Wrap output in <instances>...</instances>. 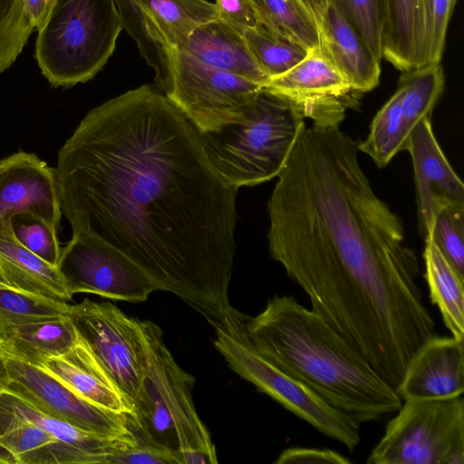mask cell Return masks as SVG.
<instances>
[{
  "instance_id": "cell-13",
  "label": "cell",
  "mask_w": 464,
  "mask_h": 464,
  "mask_svg": "<svg viewBox=\"0 0 464 464\" xmlns=\"http://www.w3.org/2000/svg\"><path fill=\"white\" fill-rule=\"evenodd\" d=\"M263 88L318 127L340 126L347 111L357 109L362 94L339 73L320 46L308 50L298 63L270 78Z\"/></svg>"
},
{
  "instance_id": "cell-9",
  "label": "cell",
  "mask_w": 464,
  "mask_h": 464,
  "mask_svg": "<svg viewBox=\"0 0 464 464\" xmlns=\"http://www.w3.org/2000/svg\"><path fill=\"white\" fill-rule=\"evenodd\" d=\"M169 79L162 92L199 132L239 123L250 112L261 83L202 63L168 49Z\"/></svg>"
},
{
  "instance_id": "cell-34",
  "label": "cell",
  "mask_w": 464,
  "mask_h": 464,
  "mask_svg": "<svg viewBox=\"0 0 464 464\" xmlns=\"http://www.w3.org/2000/svg\"><path fill=\"white\" fill-rule=\"evenodd\" d=\"M464 206L443 209L438 216L431 240L450 264L464 277Z\"/></svg>"
},
{
  "instance_id": "cell-39",
  "label": "cell",
  "mask_w": 464,
  "mask_h": 464,
  "mask_svg": "<svg viewBox=\"0 0 464 464\" xmlns=\"http://www.w3.org/2000/svg\"><path fill=\"white\" fill-rule=\"evenodd\" d=\"M53 0H22L26 17L34 30L38 31L44 25Z\"/></svg>"
},
{
  "instance_id": "cell-11",
  "label": "cell",
  "mask_w": 464,
  "mask_h": 464,
  "mask_svg": "<svg viewBox=\"0 0 464 464\" xmlns=\"http://www.w3.org/2000/svg\"><path fill=\"white\" fill-rule=\"evenodd\" d=\"M57 267L72 295L79 293L129 302H143L155 282L122 252L95 237L72 232L62 248Z\"/></svg>"
},
{
  "instance_id": "cell-21",
  "label": "cell",
  "mask_w": 464,
  "mask_h": 464,
  "mask_svg": "<svg viewBox=\"0 0 464 464\" xmlns=\"http://www.w3.org/2000/svg\"><path fill=\"white\" fill-rule=\"evenodd\" d=\"M79 341L68 314L19 323L0 324V350L8 356L39 367Z\"/></svg>"
},
{
  "instance_id": "cell-35",
  "label": "cell",
  "mask_w": 464,
  "mask_h": 464,
  "mask_svg": "<svg viewBox=\"0 0 464 464\" xmlns=\"http://www.w3.org/2000/svg\"><path fill=\"white\" fill-rule=\"evenodd\" d=\"M457 0H426L428 64L440 63L448 24Z\"/></svg>"
},
{
  "instance_id": "cell-20",
  "label": "cell",
  "mask_w": 464,
  "mask_h": 464,
  "mask_svg": "<svg viewBox=\"0 0 464 464\" xmlns=\"http://www.w3.org/2000/svg\"><path fill=\"white\" fill-rule=\"evenodd\" d=\"M12 218H0V281L20 292L69 302L72 299L57 266L24 246L15 237Z\"/></svg>"
},
{
  "instance_id": "cell-26",
  "label": "cell",
  "mask_w": 464,
  "mask_h": 464,
  "mask_svg": "<svg viewBox=\"0 0 464 464\" xmlns=\"http://www.w3.org/2000/svg\"><path fill=\"white\" fill-rule=\"evenodd\" d=\"M423 260L431 303L439 308L451 335L464 339V277L431 240L425 241Z\"/></svg>"
},
{
  "instance_id": "cell-10",
  "label": "cell",
  "mask_w": 464,
  "mask_h": 464,
  "mask_svg": "<svg viewBox=\"0 0 464 464\" xmlns=\"http://www.w3.org/2000/svg\"><path fill=\"white\" fill-rule=\"evenodd\" d=\"M80 338L115 382L131 407L144 372L145 355L138 319L109 302L83 299L68 313Z\"/></svg>"
},
{
  "instance_id": "cell-27",
  "label": "cell",
  "mask_w": 464,
  "mask_h": 464,
  "mask_svg": "<svg viewBox=\"0 0 464 464\" xmlns=\"http://www.w3.org/2000/svg\"><path fill=\"white\" fill-rule=\"evenodd\" d=\"M263 25L305 50L319 46V20L304 0H252Z\"/></svg>"
},
{
  "instance_id": "cell-37",
  "label": "cell",
  "mask_w": 464,
  "mask_h": 464,
  "mask_svg": "<svg viewBox=\"0 0 464 464\" xmlns=\"http://www.w3.org/2000/svg\"><path fill=\"white\" fill-rule=\"evenodd\" d=\"M108 464H179V461L171 452L138 440L137 445L111 457Z\"/></svg>"
},
{
  "instance_id": "cell-22",
  "label": "cell",
  "mask_w": 464,
  "mask_h": 464,
  "mask_svg": "<svg viewBox=\"0 0 464 464\" xmlns=\"http://www.w3.org/2000/svg\"><path fill=\"white\" fill-rule=\"evenodd\" d=\"M0 464H90L38 425L0 409Z\"/></svg>"
},
{
  "instance_id": "cell-41",
  "label": "cell",
  "mask_w": 464,
  "mask_h": 464,
  "mask_svg": "<svg viewBox=\"0 0 464 464\" xmlns=\"http://www.w3.org/2000/svg\"><path fill=\"white\" fill-rule=\"evenodd\" d=\"M304 3L310 7V9L316 15L318 20L320 19L321 14L323 13L327 0H304Z\"/></svg>"
},
{
  "instance_id": "cell-2",
  "label": "cell",
  "mask_w": 464,
  "mask_h": 464,
  "mask_svg": "<svg viewBox=\"0 0 464 464\" xmlns=\"http://www.w3.org/2000/svg\"><path fill=\"white\" fill-rule=\"evenodd\" d=\"M358 142L304 125L267 202L268 248L311 309L392 387L437 334L401 219L374 192Z\"/></svg>"
},
{
  "instance_id": "cell-14",
  "label": "cell",
  "mask_w": 464,
  "mask_h": 464,
  "mask_svg": "<svg viewBox=\"0 0 464 464\" xmlns=\"http://www.w3.org/2000/svg\"><path fill=\"white\" fill-rule=\"evenodd\" d=\"M10 382L8 392L40 411L98 435L136 439L127 415L100 408L82 399L37 366L6 355Z\"/></svg>"
},
{
  "instance_id": "cell-12",
  "label": "cell",
  "mask_w": 464,
  "mask_h": 464,
  "mask_svg": "<svg viewBox=\"0 0 464 464\" xmlns=\"http://www.w3.org/2000/svg\"><path fill=\"white\" fill-rule=\"evenodd\" d=\"M444 89L440 63L402 72L397 91L375 114L366 139L358 150L384 168L406 150L411 132L432 111Z\"/></svg>"
},
{
  "instance_id": "cell-25",
  "label": "cell",
  "mask_w": 464,
  "mask_h": 464,
  "mask_svg": "<svg viewBox=\"0 0 464 464\" xmlns=\"http://www.w3.org/2000/svg\"><path fill=\"white\" fill-rule=\"evenodd\" d=\"M158 38L168 49H179L199 26L218 19L215 3L207 0H140Z\"/></svg>"
},
{
  "instance_id": "cell-6",
  "label": "cell",
  "mask_w": 464,
  "mask_h": 464,
  "mask_svg": "<svg viewBox=\"0 0 464 464\" xmlns=\"http://www.w3.org/2000/svg\"><path fill=\"white\" fill-rule=\"evenodd\" d=\"M123 24L114 0H53L34 56L53 87L92 79L112 55Z\"/></svg>"
},
{
  "instance_id": "cell-32",
  "label": "cell",
  "mask_w": 464,
  "mask_h": 464,
  "mask_svg": "<svg viewBox=\"0 0 464 464\" xmlns=\"http://www.w3.org/2000/svg\"><path fill=\"white\" fill-rule=\"evenodd\" d=\"M34 31L22 0H0V73L16 60Z\"/></svg>"
},
{
  "instance_id": "cell-8",
  "label": "cell",
  "mask_w": 464,
  "mask_h": 464,
  "mask_svg": "<svg viewBox=\"0 0 464 464\" xmlns=\"http://www.w3.org/2000/svg\"><path fill=\"white\" fill-rule=\"evenodd\" d=\"M368 464H463L464 400H404Z\"/></svg>"
},
{
  "instance_id": "cell-18",
  "label": "cell",
  "mask_w": 464,
  "mask_h": 464,
  "mask_svg": "<svg viewBox=\"0 0 464 464\" xmlns=\"http://www.w3.org/2000/svg\"><path fill=\"white\" fill-rule=\"evenodd\" d=\"M39 368L100 408L118 414L132 413L130 401L80 336L70 350L47 358Z\"/></svg>"
},
{
  "instance_id": "cell-40",
  "label": "cell",
  "mask_w": 464,
  "mask_h": 464,
  "mask_svg": "<svg viewBox=\"0 0 464 464\" xmlns=\"http://www.w3.org/2000/svg\"><path fill=\"white\" fill-rule=\"evenodd\" d=\"M10 375L7 367L6 355L0 350V395L7 390Z\"/></svg>"
},
{
  "instance_id": "cell-29",
  "label": "cell",
  "mask_w": 464,
  "mask_h": 464,
  "mask_svg": "<svg viewBox=\"0 0 464 464\" xmlns=\"http://www.w3.org/2000/svg\"><path fill=\"white\" fill-rule=\"evenodd\" d=\"M243 36L254 60L269 79L290 70L308 51L265 26L246 30Z\"/></svg>"
},
{
  "instance_id": "cell-15",
  "label": "cell",
  "mask_w": 464,
  "mask_h": 464,
  "mask_svg": "<svg viewBox=\"0 0 464 464\" xmlns=\"http://www.w3.org/2000/svg\"><path fill=\"white\" fill-rule=\"evenodd\" d=\"M406 150L413 166L419 228L426 241L430 239L435 221L443 209L464 206V185L440 147L430 118L416 125Z\"/></svg>"
},
{
  "instance_id": "cell-24",
  "label": "cell",
  "mask_w": 464,
  "mask_h": 464,
  "mask_svg": "<svg viewBox=\"0 0 464 464\" xmlns=\"http://www.w3.org/2000/svg\"><path fill=\"white\" fill-rule=\"evenodd\" d=\"M382 56L401 72L428 64L426 0H386Z\"/></svg>"
},
{
  "instance_id": "cell-36",
  "label": "cell",
  "mask_w": 464,
  "mask_h": 464,
  "mask_svg": "<svg viewBox=\"0 0 464 464\" xmlns=\"http://www.w3.org/2000/svg\"><path fill=\"white\" fill-rule=\"evenodd\" d=\"M218 19L243 34L246 30L264 26L252 0H215Z\"/></svg>"
},
{
  "instance_id": "cell-5",
  "label": "cell",
  "mask_w": 464,
  "mask_h": 464,
  "mask_svg": "<svg viewBox=\"0 0 464 464\" xmlns=\"http://www.w3.org/2000/svg\"><path fill=\"white\" fill-rule=\"evenodd\" d=\"M305 124L283 99L262 88L245 120L199 132L209 161L231 186H255L278 176Z\"/></svg>"
},
{
  "instance_id": "cell-42",
  "label": "cell",
  "mask_w": 464,
  "mask_h": 464,
  "mask_svg": "<svg viewBox=\"0 0 464 464\" xmlns=\"http://www.w3.org/2000/svg\"><path fill=\"white\" fill-rule=\"evenodd\" d=\"M2 286H7L6 285H5L3 282L0 281V287Z\"/></svg>"
},
{
  "instance_id": "cell-16",
  "label": "cell",
  "mask_w": 464,
  "mask_h": 464,
  "mask_svg": "<svg viewBox=\"0 0 464 464\" xmlns=\"http://www.w3.org/2000/svg\"><path fill=\"white\" fill-rule=\"evenodd\" d=\"M20 213L36 216L56 229L63 214L55 169L22 150L0 160V218Z\"/></svg>"
},
{
  "instance_id": "cell-23",
  "label": "cell",
  "mask_w": 464,
  "mask_h": 464,
  "mask_svg": "<svg viewBox=\"0 0 464 464\" xmlns=\"http://www.w3.org/2000/svg\"><path fill=\"white\" fill-rule=\"evenodd\" d=\"M176 50L188 53L204 64L245 77L263 86L269 80L254 60L243 34L219 19L197 28Z\"/></svg>"
},
{
  "instance_id": "cell-31",
  "label": "cell",
  "mask_w": 464,
  "mask_h": 464,
  "mask_svg": "<svg viewBox=\"0 0 464 464\" xmlns=\"http://www.w3.org/2000/svg\"><path fill=\"white\" fill-rule=\"evenodd\" d=\"M70 305L66 302L25 294L9 286L0 287V324L66 315Z\"/></svg>"
},
{
  "instance_id": "cell-17",
  "label": "cell",
  "mask_w": 464,
  "mask_h": 464,
  "mask_svg": "<svg viewBox=\"0 0 464 464\" xmlns=\"http://www.w3.org/2000/svg\"><path fill=\"white\" fill-rule=\"evenodd\" d=\"M464 339L439 336L426 342L411 359L396 387L403 400H439L464 392Z\"/></svg>"
},
{
  "instance_id": "cell-4",
  "label": "cell",
  "mask_w": 464,
  "mask_h": 464,
  "mask_svg": "<svg viewBox=\"0 0 464 464\" xmlns=\"http://www.w3.org/2000/svg\"><path fill=\"white\" fill-rule=\"evenodd\" d=\"M140 322L144 372L129 429L138 440L174 454L179 464H217L215 445L192 398L194 377L182 370L165 344L161 329Z\"/></svg>"
},
{
  "instance_id": "cell-33",
  "label": "cell",
  "mask_w": 464,
  "mask_h": 464,
  "mask_svg": "<svg viewBox=\"0 0 464 464\" xmlns=\"http://www.w3.org/2000/svg\"><path fill=\"white\" fill-rule=\"evenodd\" d=\"M11 223L15 237L24 246L48 264L57 266L62 247L56 228L26 213L14 215Z\"/></svg>"
},
{
  "instance_id": "cell-7",
  "label": "cell",
  "mask_w": 464,
  "mask_h": 464,
  "mask_svg": "<svg viewBox=\"0 0 464 464\" xmlns=\"http://www.w3.org/2000/svg\"><path fill=\"white\" fill-rule=\"evenodd\" d=\"M246 317L238 312L214 326V346L229 367L317 431L354 450L361 442L360 423L262 356L246 335Z\"/></svg>"
},
{
  "instance_id": "cell-28",
  "label": "cell",
  "mask_w": 464,
  "mask_h": 464,
  "mask_svg": "<svg viewBox=\"0 0 464 464\" xmlns=\"http://www.w3.org/2000/svg\"><path fill=\"white\" fill-rule=\"evenodd\" d=\"M121 17L123 30L134 40L140 56L152 68L160 89L165 88L169 73L168 51L149 24L140 0H114Z\"/></svg>"
},
{
  "instance_id": "cell-19",
  "label": "cell",
  "mask_w": 464,
  "mask_h": 464,
  "mask_svg": "<svg viewBox=\"0 0 464 464\" xmlns=\"http://www.w3.org/2000/svg\"><path fill=\"white\" fill-rule=\"evenodd\" d=\"M319 46L357 92H370L379 84L381 62L328 1L319 19Z\"/></svg>"
},
{
  "instance_id": "cell-38",
  "label": "cell",
  "mask_w": 464,
  "mask_h": 464,
  "mask_svg": "<svg viewBox=\"0 0 464 464\" xmlns=\"http://www.w3.org/2000/svg\"><path fill=\"white\" fill-rule=\"evenodd\" d=\"M345 456L330 449L291 447L283 450L275 464H351Z\"/></svg>"
},
{
  "instance_id": "cell-3",
  "label": "cell",
  "mask_w": 464,
  "mask_h": 464,
  "mask_svg": "<svg viewBox=\"0 0 464 464\" xmlns=\"http://www.w3.org/2000/svg\"><path fill=\"white\" fill-rule=\"evenodd\" d=\"M245 329L262 356L360 424L402 404L396 389L351 342L294 296L269 298L260 314L246 317Z\"/></svg>"
},
{
  "instance_id": "cell-1",
  "label": "cell",
  "mask_w": 464,
  "mask_h": 464,
  "mask_svg": "<svg viewBox=\"0 0 464 464\" xmlns=\"http://www.w3.org/2000/svg\"><path fill=\"white\" fill-rule=\"evenodd\" d=\"M55 171L72 232L122 252L213 327L237 313L228 288L237 188L162 92L144 84L90 111Z\"/></svg>"
},
{
  "instance_id": "cell-30",
  "label": "cell",
  "mask_w": 464,
  "mask_h": 464,
  "mask_svg": "<svg viewBox=\"0 0 464 464\" xmlns=\"http://www.w3.org/2000/svg\"><path fill=\"white\" fill-rule=\"evenodd\" d=\"M381 62L386 24V0H327Z\"/></svg>"
}]
</instances>
